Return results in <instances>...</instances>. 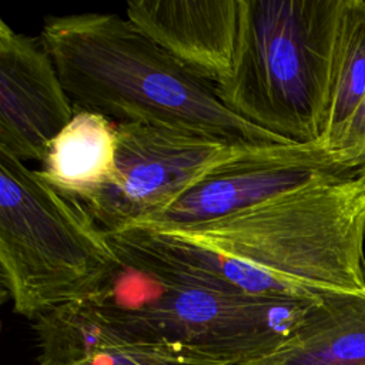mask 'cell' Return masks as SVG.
Masks as SVG:
<instances>
[{"label":"cell","instance_id":"8","mask_svg":"<svg viewBox=\"0 0 365 365\" xmlns=\"http://www.w3.org/2000/svg\"><path fill=\"white\" fill-rule=\"evenodd\" d=\"M37 365H230L143 331L97 297L36 318Z\"/></svg>","mask_w":365,"mask_h":365},{"label":"cell","instance_id":"2","mask_svg":"<svg viewBox=\"0 0 365 365\" xmlns=\"http://www.w3.org/2000/svg\"><path fill=\"white\" fill-rule=\"evenodd\" d=\"M40 38L78 108L114 123L171 127L232 144H288L232 113L212 84L118 14L50 16Z\"/></svg>","mask_w":365,"mask_h":365},{"label":"cell","instance_id":"7","mask_svg":"<svg viewBox=\"0 0 365 365\" xmlns=\"http://www.w3.org/2000/svg\"><path fill=\"white\" fill-rule=\"evenodd\" d=\"M319 174L336 175L317 143L255 147L217 165L163 212L134 225L171 230L207 224L259 205Z\"/></svg>","mask_w":365,"mask_h":365},{"label":"cell","instance_id":"12","mask_svg":"<svg viewBox=\"0 0 365 365\" xmlns=\"http://www.w3.org/2000/svg\"><path fill=\"white\" fill-rule=\"evenodd\" d=\"M240 365H365V292L322 298L277 349Z\"/></svg>","mask_w":365,"mask_h":365},{"label":"cell","instance_id":"9","mask_svg":"<svg viewBox=\"0 0 365 365\" xmlns=\"http://www.w3.org/2000/svg\"><path fill=\"white\" fill-rule=\"evenodd\" d=\"M74 104L40 37L0 21V150L41 163Z\"/></svg>","mask_w":365,"mask_h":365},{"label":"cell","instance_id":"5","mask_svg":"<svg viewBox=\"0 0 365 365\" xmlns=\"http://www.w3.org/2000/svg\"><path fill=\"white\" fill-rule=\"evenodd\" d=\"M93 297L143 331L230 365L277 349L317 304L153 278L124 265Z\"/></svg>","mask_w":365,"mask_h":365},{"label":"cell","instance_id":"11","mask_svg":"<svg viewBox=\"0 0 365 365\" xmlns=\"http://www.w3.org/2000/svg\"><path fill=\"white\" fill-rule=\"evenodd\" d=\"M317 144L338 177L365 181V0H342L329 101Z\"/></svg>","mask_w":365,"mask_h":365},{"label":"cell","instance_id":"1","mask_svg":"<svg viewBox=\"0 0 365 365\" xmlns=\"http://www.w3.org/2000/svg\"><path fill=\"white\" fill-rule=\"evenodd\" d=\"M120 262L153 278L318 302L365 292V181L319 174L207 224L106 231Z\"/></svg>","mask_w":365,"mask_h":365},{"label":"cell","instance_id":"6","mask_svg":"<svg viewBox=\"0 0 365 365\" xmlns=\"http://www.w3.org/2000/svg\"><path fill=\"white\" fill-rule=\"evenodd\" d=\"M255 147L200 133L117 123V154L108 184L84 205L104 231L163 212L217 165Z\"/></svg>","mask_w":365,"mask_h":365},{"label":"cell","instance_id":"3","mask_svg":"<svg viewBox=\"0 0 365 365\" xmlns=\"http://www.w3.org/2000/svg\"><path fill=\"white\" fill-rule=\"evenodd\" d=\"M342 0H241L237 53L220 100L288 144L324 130Z\"/></svg>","mask_w":365,"mask_h":365},{"label":"cell","instance_id":"4","mask_svg":"<svg viewBox=\"0 0 365 365\" xmlns=\"http://www.w3.org/2000/svg\"><path fill=\"white\" fill-rule=\"evenodd\" d=\"M121 268L81 201L0 150V277L16 314L36 319L88 299Z\"/></svg>","mask_w":365,"mask_h":365},{"label":"cell","instance_id":"13","mask_svg":"<svg viewBox=\"0 0 365 365\" xmlns=\"http://www.w3.org/2000/svg\"><path fill=\"white\" fill-rule=\"evenodd\" d=\"M117 154V123L74 106L68 124L50 143L37 171L60 192L83 204L113 177Z\"/></svg>","mask_w":365,"mask_h":365},{"label":"cell","instance_id":"10","mask_svg":"<svg viewBox=\"0 0 365 365\" xmlns=\"http://www.w3.org/2000/svg\"><path fill=\"white\" fill-rule=\"evenodd\" d=\"M127 19L180 64L215 88L234 66L241 0H133Z\"/></svg>","mask_w":365,"mask_h":365}]
</instances>
